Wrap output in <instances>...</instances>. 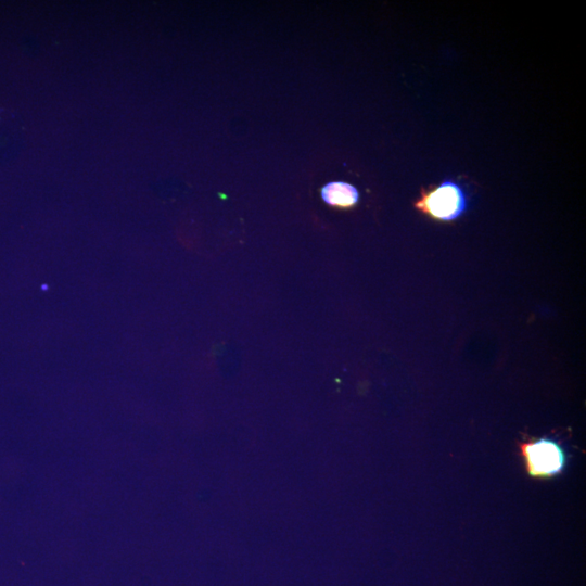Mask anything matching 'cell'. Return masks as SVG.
Here are the masks:
<instances>
[{
    "mask_svg": "<svg viewBox=\"0 0 586 586\" xmlns=\"http://www.w3.org/2000/svg\"><path fill=\"white\" fill-rule=\"evenodd\" d=\"M520 454L527 474L536 479H551L560 475L568 462L564 448L556 440L549 437L522 442Z\"/></svg>",
    "mask_w": 586,
    "mask_h": 586,
    "instance_id": "cell-2",
    "label": "cell"
},
{
    "mask_svg": "<svg viewBox=\"0 0 586 586\" xmlns=\"http://www.w3.org/2000/svg\"><path fill=\"white\" fill-rule=\"evenodd\" d=\"M322 201L329 206L347 209L357 205L359 192L357 188L344 181H330L320 190Z\"/></svg>",
    "mask_w": 586,
    "mask_h": 586,
    "instance_id": "cell-3",
    "label": "cell"
},
{
    "mask_svg": "<svg viewBox=\"0 0 586 586\" xmlns=\"http://www.w3.org/2000/svg\"><path fill=\"white\" fill-rule=\"evenodd\" d=\"M415 207L436 221H454L467 211V193L458 182L444 180L438 186L422 189Z\"/></svg>",
    "mask_w": 586,
    "mask_h": 586,
    "instance_id": "cell-1",
    "label": "cell"
}]
</instances>
